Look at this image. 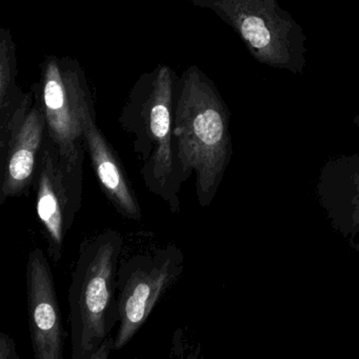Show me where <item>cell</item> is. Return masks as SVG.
<instances>
[{
  "instance_id": "cell-10",
  "label": "cell",
  "mask_w": 359,
  "mask_h": 359,
  "mask_svg": "<svg viewBox=\"0 0 359 359\" xmlns=\"http://www.w3.org/2000/svg\"><path fill=\"white\" fill-rule=\"evenodd\" d=\"M86 151L98 184L111 205L123 217L140 220L142 208L132 189L118 155L96 123L95 109L86 115L83 123Z\"/></svg>"
},
{
  "instance_id": "cell-13",
  "label": "cell",
  "mask_w": 359,
  "mask_h": 359,
  "mask_svg": "<svg viewBox=\"0 0 359 359\" xmlns=\"http://www.w3.org/2000/svg\"><path fill=\"white\" fill-rule=\"evenodd\" d=\"M357 191H358V194H357V203H356V208H355V212H354V224L355 226H358L359 228V173L358 175H357Z\"/></svg>"
},
{
  "instance_id": "cell-7",
  "label": "cell",
  "mask_w": 359,
  "mask_h": 359,
  "mask_svg": "<svg viewBox=\"0 0 359 359\" xmlns=\"http://www.w3.org/2000/svg\"><path fill=\"white\" fill-rule=\"evenodd\" d=\"M83 161L62 158L46 134L35 178L36 213L54 264L62 257L65 238L81 207Z\"/></svg>"
},
{
  "instance_id": "cell-15",
  "label": "cell",
  "mask_w": 359,
  "mask_h": 359,
  "mask_svg": "<svg viewBox=\"0 0 359 359\" xmlns=\"http://www.w3.org/2000/svg\"><path fill=\"white\" fill-rule=\"evenodd\" d=\"M357 1H359V0H357Z\"/></svg>"
},
{
  "instance_id": "cell-9",
  "label": "cell",
  "mask_w": 359,
  "mask_h": 359,
  "mask_svg": "<svg viewBox=\"0 0 359 359\" xmlns=\"http://www.w3.org/2000/svg\"><path fill=\"white\" fill-rule=\"evenodd\" d=\"M46 136V119L34 100L18 115L9 134L0 142V205L28 192L36 178Z\"/></svg>"
},
{
  "instance_id": "cell-6",
  "label": "cell",
  "mask_w": 359,
  "mask_h": 359,
  "mask_svg": "<svg viewBox=\"0 0 359 359\" xmlns=\"http://www.w3.org/2000/svg\"><path fill=\"white\" fill-rule=\"evenodd\" d=\"M184 262L182 250L173 243L132 256L119 264V320L114 351L125 348L144 327L156 304L184 272Z\"/></svg>"
},
{
  "instance_id": "cell-12",
  "label": "cell",
  "mask_w": 359,
  "mask_h": 359,
  "mask_svg": "<svg viewBox=\"0 0 359 359\" xmlns=\"http://www.w3.org/2000/svg\"><path fill=\"white\" fill-rule=\"evenodd\" d=\"M18 346L11 336L0 333V359H20Z\"/></svg>"
},
{
  "instance_id": "cell-3",
  "label": "cell",
  "mask_w": 359,
  "mask_h": 359,
  "mask_svg": "<svg viewBox=\"0 0 359 359\" xmlns=\"http://www.w3.org/2000/svg\"><path fill=\"white\" fill-rule=\"evenodd\" d=\"M123 238L107 229L83 241L69 287L71 358L92 359L118 325L117 271Z\"/></svg>"
},
{
  "instance_id": "cell-1",
  "label": "cell",
  "mask_w": 359,
  "mask_h": 359,
  "mask_svg": "<svg viewBox=\"0 0 359 359\" xmlns=\"http://www.w3.org/2000/svg\"><path fill=\"white\" fill-rule=\"evenodd\" d=\"M230 112L215 83L196 66L182 72L174 96L173 147L182 184L195 174L197 201H213L231 155Z\"/></svg>"
},
{
  "instance_id": "cell-14",
  "label": "cell",
  "mask_w": 359,
  "mask_h": 359,
  "mask_svg": "<svg viewBox=\"0 0 359 359\" xmlns=\"http://www.w3.org/2000/svg\"><path fill=\"white\" fill-rule=\"evenodd\" d=\"M354 123H356L357 126H359V115L358 116L355 117Z\"/></svg>"
},
{
  "instance_id": "cell-8",
  "label": "cell",
  "mask_w": 359,
  "mask_h": 359,
  "mask_svg": "<svg viewBox=\"0 0 359 359\" xmlns=\"http://www.w3.org/2000/svg\"><path fill=\"white\" fill-rule=\"evenodd\" d=\"M27 302L35 359L64 358V325L53 273L45 252L31 250L26 264Z\"/></svg>"
},
{
  "instance_id": "cell-2",
  "label": "cell",
  "mask_w": 359,
  "mask_h": 359,
  "mask_svg": "<svg viewBox=\"0 0 359 359\" xmlns=\"http://www.w3.org/2000/svg\"><path fill=\"white\" fill-rule=\"evenodd\" d=\"M177 79L171 67L165 65L142 74L130 91L118 118L121 127L133 137L144 186L173 214L180 210L182 186L173 147Z\"/></svg>"
},
{
  "instance_id": "cell-5",
  "label": "cell",
  "mask_w": 359,
  "mask_h": 359,
  "mask_svg": "<svg viewBox=\"0 0 359 359\" xmlns=\"http://www.w3.org/2000/svg\"><path fill=\"white\" fill-rule=\"evenodd\" d=\"M34 100L46 119V134L62 158L85 159L83 123L94 109L83 67L72 57L48 56L41 79L33 85Z\"/></svg>"
},
{
  "instance_id": "cell-11",
  "label": "cell",
  "mask_w": 359,
  "mask_h": 359,
  "mask_svg": "<svg viewBox=\"0 0 359 359\" xmlns=\"http://www.w3.org/2000/svg\"><path fill=\"white\" fill-rule=\"evenodd\" d=\"M16 45L11 30L0 29V137L7 133L14 118L25 107L34 102V95L24 93L18 83Z\"/></svg>"
},
{
  "instance_id": "cell-4",
  "label": "cell",
  "mask_w": 359,
  "mask_h": 359,
  "mask_svg": "<svg viewBox=\"0 0 359 359\" xmlns=\"http://www.w3.org/2000/svg\"><path fill=\"white\" fill-rule=\"evenodd\" d=\"M215 13L241 37L252 57L264 65L302 75L306 41L302 26L278 0H189Z\"/></svg>"
}]
</instances>
